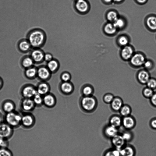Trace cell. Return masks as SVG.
I'll return each mask as SVG.
<instances>
[{
	"mask_svg": "<svg viewBox=\"0 0 156 156\" xmlns=\"http://www.w3.org/2000/svg\"><path fill=\"white\" fill-rule=\"evenodd\" d=\"M34 62L33 60L30 55L24 56L21 60L22 65L26 68H28L31 67Z\"/></svg>",
	"mask_w": 156,
	"mask_h": 156,
	"instance_id": "20",
	"label": "cell"
},
{
	"mask_svg": "<svg viewBox=\"0 0 156 156\" xmlns=\"http://www.w3.org/2000/svg\"><path fill=\"white\" fill-rule=\"evenodd\" d=\"M37 93L36 88L32 86L26 87L23 90V95L26 98H33Z\"/></svg>",
	"mask_w": 156,
	"mask_h": 156,
	"instance_id": "14",
	"label": "cell"
},
{
	"mask_svg": "<svg viewBox=\"0 0 156 156\" xmlns=\"http://www.w3.org/2000/svg\"><path fill=\"white\" fill-rule=\"evenodd\" d=\"M26 38L32 47L37 48L42 45L44 42L45 36L42 30L38 29H33L28 32Z\"/></svg>",
	"mask_w": 156,
	"mask_h": 156,
	"instance_id": "1",
	"label": "cell"
},
{
	"mask_svg": "<svg viewBox=\"0 0 156 156\" xmlns=\"http://www.w3.org/2000/svg\"><path fill=\"white\" fill-rule=\"evenodd\" d=\"M120 110L121 115L124 117L128 116L131 111L130 108L127 105L122 106Z\"/></svg>",
	"mask_w": 156,
	"mask_h": 156,
	"instance_id": "31",
	"label": "cell"
},
{
	"mask_svg": "<svg viewBox=\"0 0 156 156\" xmlns=\"http://www.w3.org/2000/svg\"><path fill=\"white\" fill-rule=\"evenodd\" d=\"M52 55L50 53H47L44 55V59L48 62L52 60Z\"/></svg>",
	"mask_w": 156,
	"mask_h": 156,
	"instance_id": "43",
	"label": "cell"
},
{
	"mask_svg": "<svg viewBox=\"0 0 156 156\" xmlns=\"http://www.w3.org/2000/svg\"><path fill=\"white\" fill-rule=\"evenodd\" d=\"M22 117L12 112L8 113L5 117L6 123L13 128L17 127L21 124Z\"/></svg>",
	"mask_w": 156,
	"mask_h": 156,
	"instance_id": "3",
	"label": "cell"
},
{
	"mask_svg": "<svg viewBox=\"0 0 156 156\" xmlns=\"http://www.w3.org/2000/svg\"><path fill=\"white\" fill-rule=\"evenodd\" d=\"M122 136L124 140L126 141L129 140L131 137V134L128 133H124Z\"/></svg>",
	"mask_w": 156,
	"mask_h": 156,
	"instance_id": "44",
	"label": "cell"
},
{
	"mask_svg": "<svg viewBox=\"0 0 156 156\" xmlns=\"http://www.w3.org/2000/svg\"><path fill=\"white\" fill-rule=\"evenodd\" d=\"M56 98L52 94L49 93L43 96V104L48 108H52L55 105Z\"/></svg>",
	"mask_w": 156,
	"mask_h": 156,
	"instance_id": "8",
	"label": "cell"
},
{
	"mask_svg": "<svg viewBox=\"0 0 156 156\" xmlns=\"http://www.w3.org/2000/svg\"><path fill=\"white\" fill-rule=\"evenodd\" d=\"M16 46L18 50L22 53H27L30 51L32 47L26 38L20 40L17 43Z\"/></svg>",
	"mask_w": 156,
	"mask_h": 156,
	"instance_id": "6",
	"label": "cell"
},
{
	"mask_svg": "<svg viewBox=\"0 0 156 156\" xmlns=\"http://www.w3.org/2000/svg\"><path fill=\"white\" fill-rule=\"evenodd\" d=\"M120 150L116 149L107 152L105 156H120Z\"/></svg>",
	"mask_w": 156,
	"mask_h": 156,
	"instance_id": "36",
	"label": "cell"
},
{
	"mask_svg": "<svg viewBox=\"0 0 156 156\" xmlns=\"http://www.w3.org/2000/svg\"><path fill=\"white\" fill-rule=\"evenodd\" d=\"M146 83L148 87L151 89L156 87V80L154 79H150Z\"/></svg>",
	"mask_w": 156,
	"mask_h": 156,
	"instance_id": "38",
	"label": "cell"
},
{
	"mask_svg": "<svg viewBox=\"0 0 156 156\" xmlns=\"http://www.w3.org/2000/svg\"><path fill=\"white\" fill-rule=\"evenodd\" d=\"M133 53V50L131 47L129 46H126L122 49L121 55L125 59L127 60L131 58Z\"/></svg>",
	"mask_w": 156,
	"mask_h": 156,
	"instance_id": "18",
	"label": "cell"
},
{
	"mask_svg": "<svg viewBox=\"0 0 156 156\" xmlns=\"http://www.w3.org/2000/svg\"><path fill=\"white\" fill-rule=\"evenodd\" d=\"M107 18L109 20L114 22L118 18L116 13L112 11L109 12L108 13Z\"/></svg>",
	"mask_w": 156,
	"mask_h": 156,
	"instance_id": "35",
	"label": "cell"
},
{
	"mask_svg": "<svg viewBox=\"0 0 156 156\" xmlns=\"http://www.w3.org/2000/svg\"><path fill=\"white\" fill-rule=\"evenodd\" d=\"M137 3L140 4H144L147 2V0H135Z\"/></svg>",
	"mask_w": 156,
	"mask_h": 156,
	"instance_id": "48",
	"label": "cell"
},
{
	"mask_svg": "<svg viewBox=\"0 0 156 156\" xmlns=\"http://www.w3.org/2000/svg\"><path fill=\"white\" fill-rule=\"evenodd\" d=\"M113 96L111 94H107L104 97V101L106 103H111L114 99Z\"/></svg>",
	"mask_w": 156,
	"mask_h": 156,
	"instance_id": "42",
	"label": "cell"
},
{
	"mask_svg": "<svg viewBox=\"0 0 156 156\" xmlns=\"http://www.w3.org/2000/svg\"><path fill=\"white\" fill-rule=\"evenodd\" d=\"M131 64L135 66H140L143 65L145 62L144 56L140 54H136L131 58Z\"/></svg>",
	"mask_w": 156,
	"mask_h": 156,
	"instance_id": "12",
	"label": "cell"
},
{
	"mask_svg": "<svg viewBox=\"0 0 156 156\" xmlns=\"http://www.w3.org/2000/svg\"><path fill=\"white\" fill-rule=\"evenodd\" d=\"M44 55L41 50L35 48L31 51L30 56L34 62L39 63L44 59Z\"/></svg>",
	"mask_w": 156,
	"mask_h": 156,
	"instance_id": "9",
	"label": "cell"
},
{
	"mask_svg": "<svg viewBox=\"0 0 156 156\" xmlns=\"http://www.w3.org/2000/svg\"><path fill=\"white\" fill-rule=\"evenodd\" d=\"M46 66L52 73H54L58 70L59 64L56 60L52 59L48 62Z\"/></svg>",
	"mask_w": 156,
	"mask_h": 156,
	"instance_id": "17",
	"label": "cell"
},
{
	"mask_svg": "<svg viewBox=\"0 0 156 156\" xmlns=\"http://www.w3.org/2000/svg\"><path fill=\"white\" fill-rule=\"evenodd\" d=\"M13 128L7 123H2L0 125V137L8 140L12 135Z\"/></svg>",
	"mask_w": 156,
	"mask_h": 156,
	"instance_id": "4",
	"label": "cell"
},
{
	"mask_svg": "<svg viewBox=\"0 0 156 156\" xmlns=\"http://www.w3.org/2000/svg\"><path fill=\"white\" fill-rule=\"evenodd\" d=\"M52 73L47 66H42L37 69V76L42 81H46L49 80Z\"/></svg>",
	"mask_w": 156,
	"mask_h": 156,
	"instance_id": "5",
	"label": "cell"
},
{
	"mask_svg": "<svg viewBox=\"0 0 156 156\" xmlns=\"http://www.w3.org/2000/svg\"><path fill=\"white\" fill-rule=\"evenodd\" d=\"M75 6L76 10L81 13L86 12L89 8L88 2L86 0L76 1Z\"/></svg>",
	"mask_w": 156,
	"mask_h": 156,
	"instance_id": "11",
	"label": "cell"
},
{
	"mask_svg": "<svg viewBox=\"0 0 156 156\" xmlns=\"http://www.w3.org/2000/svg\"><path fill=\"white\" fill-rule=\"evenodd\" d=\"M3 109L4 111L8 113L12 112L14 109V105L12 103L10 102H5L3 105Z\"/></svg>",
	"mask_w": 156,
	"mask_h": 156,
	"instance_id": "33",
	"label": "cell"
},
{
	"mask_svg": "<svg viewBox=\"0 0 156 156\" xmlns=\"http://www.w3.org/2000/svg\"><path fill=\"white\" fill-rule=\"evenodd\" d=\"M105 132L107 136L109 137H113L117 134V130L116 127L110 125L106 128Z\"/></svg>",
	"mask_w": 156,
	"mask_h": 156,
	"instance_id": "25",
	"label": "cell"
},
{
	"mask_svg": "<svg viewBox=\"0 0 156 156\" xmlns=\"http://www.w3.org/2000/svg\"><path fill=\"white\" fill-rule=\"evenodd\" d=\"M116 30L113 24L110 23L107 24L105 26L104 30L105 32L109 34H112L114 33Z\"/></svg>",
	"mask_w": 156,
	"mask_h": 156,
	"instance_id": "29",
	"label": "cell"
},
{
	"mask_svg": "<svg viewBox=\"0 0 156 156\" xmlns=\"http://www.w3.org/2000/svg\"><path fill=\"white\" fill-rule=\"evenodd\" d=\"M122 123L126 128L130 129L134 126L135 122L133 118L128 116L124 118L122 120Z\"/></svg>",
	"mask_w": 156,
	"mask_h": 156,
	"instance_id": "21",
	"label": "cell"
},
{
	"mask_svg": "<svg viewBox=\"0 0 156 156\" xmlns=\"http://www.w3.org/2000/svg\"><path fill=\"white\" fill-rule=\"evenodd\" d=\"M81 92L83 96H92L93 93V88L90 85L86 84L82 87Z\"/></svg>",
	"mask_w": 156,
	"mask_h": 156,
	"instance_id": "22",
	"label": "cell"
},
{
	"mask_svg": "<svg viewBox=\"0 0 156 156\" xmlns=\"http://www.w3.org/2000/svg\"><path fill=\"white\" fill-rule=\"evenodd\" d=\"M35 105L38 106L43 104V96L37 93L33 97V99Z\"/></svg>",
	"mask_w": 156,
	"mask_h": 156,
	"instance_id": "30",
	"label": "cell"
},
{
	"mask_svg": "<svg viewBox=\"0 0 156 156\" xmlns=\"http://www.w3.org/2000/svg\"><path fill=\"white\" fill-rule=\"evenodd\" d=\"M1 83H2L1 81V80L0 79V87L1 86Z\"/></svg>",
	"mask_w": 156,
	"mask_h": 156,
	"instance_id": "52",
	"label": "cell"
},
{
	"mask_svg": "<svg viewBox=\"0 0 156 156\" xmlns=\"http://www.w3.org/2000/svg\"><path fill=\"white\" fill-rule=\"evenodd\" d=\"M120 152L122 156H133L134 154L133 149L129 146L120 149Z\"/></svg>",
	"mask_w": 156,
	"mask_h": 156,
	"instance_id": "24",
	"label": "cell"
},
{
	"mask_svg": "<svg viewBox=\"0 0 156 156\" xmlns=\"http://www.w3.org/2000/svg\"><path fill=\"white\" fill-rule=\"evenodd\" d=\"M137 78L140 82L143 84L146 83L150 79V76L147 71L142 70L138 73Z\"/></svg>",
	"mask_w": 156,
	"mask_h": 156,
	"instance_id": "19",
	"label": "cell"
},
{
	"mask_svg": "<svg viewBox=\"0 0 156 156\" xmlns=\"http://www.w3.org/2000/svg\"><path fill=\"white\" fill-rule=\"evenodd\" d=\"M0 156H13V155L7 147H0Z\"/></svg>",
	"mask_w": 156,
	"mask_h": 156,
	"instance_id": "32",
	"label": "cell"
},
{
	"mask_svg": "<svg viewBox=\"0 0 156 156\" xmlns=\"http://www.w3.org/2000/svg\"><path fill=\"white\" fill-rule=\"evenodd\" d=\"M71 77L70 74L67 72H63L60 76V78L62 82L70 81Z\"/></svg>",
	"mask_w": 156,
	"mask_h": 156,
	"instance_id": "34",
	"label": "cell"
},
{
	"mask_svg": "<svg viewBox=\"0 0 156 156\" xmlns=\"http://www.w3.org/2000/svg\"><path fill=\"white\" fill-rule=\"evenodd\" d=\"M124 0H113V1L115 2L119 3L122 2Z\"/></svg>",
	"mask_w": 156,
	"mask_h": 156,
	"instance_id": "50",
	"label": "cell"
},
{
	"mask_svg": "<svg viewBox=\"0 0 156 156\" xmlns=\"http://www.w3.org/2000/svg\"><path fill=\"white\" fill-rule=\"evenodd\" d=\"M26 75L27 77L29 78H33L37 76V69L34 67L28 68L25 72Z\"/></svg>",
	"mask_w": 156,
	"mask_h": 156,
	"instance_id": "27",
	"label": "cell"
},
{
	"mask_svg": "<svg viewBox=\"0 0 156 156\" xmlns=\"http://www.w3.org/2000/svg\"><path fill=\"white\" fill-rule=\"evenodd\" d=\"M8 145L7 140L0 137V147H7Z\"/></svg>",
	"mask_w": 156,
	"mask_h": 156,
	"instance_id": "41",
	"label": "cell"
},
{
	"mask_svg": "<svg viewBox=\"0 0 156 156\" xmlns=\"http://www.w3.org/2000/svg\"><path fill=\"white\" fill-rule=\"evenodd\" d=\"M35 104L33 100L31 98H26L22 102L23 109L26 111L32 110L34 108Z\"/></svg>",
	"mask_w": 156,
	"mask_h": 156,
	"instance_id": "16",
	"label": "cell"
},
{
	"mask_svg": "<svg viewBox=\"0 0 156 156\" xmlns=\"http://www.w3.org/2000/svg\"><path fill=\"white\" fill-rule=\"evenodd\" d=\"M113 24L115 27L117 28H120L123 27L124 24L123 20L121 19L117 18L114 21Z\"/></svg>",
	"mask_w": 156,
	"mask_h": 156,
	"instance_id": "37",
	"label": "cell"
},
{
	"mask_svg": "<svg viewBox=\"0 0 156 156\" xmlns=\"http://www.w3.org/2000/svg\"><path fill=\"white\" fill-rule=\"evenodd\" d=\"M102 1L107 3H109L113 1V0H102Z\"/></svg>",
	"mask_w": 156,
	"mask_h": 156,
	"instance_id": "49",
	"label": "cell"
},
{
	"mask_svg": "<svg viewBox=\"0 0 156 156\" xmlns=\"http://www.w3.org/2000/svg\"><path fill=\"white\" fill-rule=\"evenodd\" d=\"M110 122L111 125L116 127L120 125L122 121L119 117L114 116L111 118Z\"/></svg>",
	"mask_w": 156,
	"mask_h": 156,
	"instance_id": "28",
	"label": "cell"
},
{
	"mask_svg": "<svg viewBox=\"0 0 156 156\" xmlns=\"http://www.w3.org/2000/svg\"><path fill=\"white\" fill-rule=\"evenodd\" d=\"M151 101L153 105L156 106V94H153L151 97Z\"/></svg>",
	"mask_w": 156,
	"mask_h": 156,
	"instance_id": "46",
	"label": "cell"
},
{
	"mask_svg": "<svg viewBox=\"0 0 156 156\" xmlns=\"http://www.w3.org/2000/svg\"><path fill=\"white\" fill-rule=\"evenodd\" d=\"M77 0H75V1H77Z\"/></svg>",
	"mask_w": 156,
	"mask_h": 156,
	"instance_id": "53",
	"label": "cell"
},
{
	"mask_svg": "<svg viewBox=\"0 0 156 156\" xmlns=\"http://www.w3.org/2000/svg\"><path fill=\"white\" fill-rule=\"evenodd\" d=\"M36 90L37 93L43 96L49 93L50 86L46 81H42L38 84Z\"/></svg>",
	"mask_w": 156,
	"mask_h": 156,
	"instance_id": "10",
	"label": "cell"
},
{
	"mask_svg": "<svg viewBox=\"0 0 156 156\" xmlns=\"http://www.w3.org/2000/svg\"><path fill=\"white\" fill-rule=\"evenodd\" d=\"M144 65L145 67L147 68H151L152 66V64L151 62L149 61H145Z\"/></svg>",
	"mask_w": 156,
	"mask_h": 156,
	"instance_id": "45",
	"label": "cell"
},
{
	"mask_svg": "<svg viewBox=\"0 0 156 156\" xmlns=\"http://www.w3.org/2000/svg\"><path fill=\"white\" fill-rule=\"evenodd\" d=\"M111 103V106L115 111H117L120 109L122 106V100L119 98H114Z\"/></svg>",
	"mask_w": 156,
	"mask_h": 156,
	"instance_id": "23",
	"label": "cell"
},
{
	"mask_svg": "<svg viewBox=\"0 0 156 156\" xmlns=\"http://www.w3.org/2000/svg\"><path fill=\"white\" fill-rule=\"evenodd\" d=\"M143 94L147 98L151 97L153 94L152 89L149 87L145 89Z\"/></svg>",
	"mask_w": 156,
	"mask_h": 156,
	"instance_id": "39",
	"label": "cell"
},
{
	"mask_svg": "<svg viewBox=\"0 0 156 156\" xmlns=\"http://www.w3.org/2000/svg\"><path fill=\"white\" fill-rule=\"evenodd\" d=\"M151 125L153 128L156 129V119H154L151 121Z\"/></svg>",
	"mask_w": 156,
	"mask_h": 156,
	"instance_id": "47",
	"label": "cell"
},
{
	"mask_svg": "<svg viewBox=\"0 0 156 156\" xmlns=\"http://www.w3.org/2000/svg\"><path fill=\"white\" fill-rule=\"evenodd\" d=\"M119 42L121 45L124 46L126 45L128 43V40L126 37L122 36L119 38Z\"/></svg>",
	"mask_w": 156,
	"mask_h": 156,
	"instance_id": "40",
	"label": "cell"
},
{
	"mask_svg": "<svg viewBox=\"0 0 156 156\" xmlns=\"http://www.w3.org/2000/svg\"><path fill=\"white\" fill-rule=\"evenodd\" d=\"M112 141L116 149L120 150L124 145L125 140L122 136L117 134L112 137Z\"/></svg>",
	"mask_w": 156,
	"mask_h": 156,
	"instance_id": "15",
	"label": "cell"
},
{
	"mask_svg": "<svg viewBox=\"0 0 156 156\" xmlns=\"http://www.w3.org/2000/svg\"><path fill=\"white\" fill-rule=\"evenodd\" d=\"M34 122V119L31 115H27L22 117L21 124L24 127L28 128L31 127Z\"/></svg>",
	"mask_w": 156,
	"mask_h": 156,
	"instance_id": "13",
	"label": "cell"
},
{
	"mask_svg": "<svg viewBox=\"0 0 156 156\" xmlns=\"http://www.w3.org/2000/svg\"><path fill=\"white\" fill-rule=\"evenodd\" d=\"M147 23L148 27L151 30H156V17L151 16L148 17Z\"/></svg>",
	"mask_w": 156,
	"mask_h": 156,
	"instance_id": "26",
	"label": "cell"
},
{
	"mask_svg": "<svg viewBox=\"0 0 156 156\" xmlns=\"http://www.w3.org/2000/svg\"><path fill=\"white\" fill-rule=\"evenodd\" d=\"M97 102L92 96H83L80 99V103L81 109L86 112H91L96 107Z\"/></svg>",
	"mask_w": 156,
	"mask_h": 156,
	"instance_id": "2",
	"label": "cell"
},
{
	"mask_svg": "<svg viewBox=\"0 0 156 156\" xmlns=\"http://www.w3.org/2000/svg\"><path fill=\"white\" fill-rule=\"evenodd\" d=\"M59 89L61 92L66 95L71 94L74 90V86L70 81L62 82L59 84Z\"/></svg>",
	"mask_w": 156,
	"mask_h": 156,
	"instance_id": "7",
	"label": "cell"
},
{
	"mask_svg": "<svg viewBox=\"0 0 156 156\" xmlns=\"http://www.w3.org/2000/svg\"><path fill=\"white\" fill-rule=\"evenodd\" d=\"M2 123L1 118L0 117V125Z\"/></svg>",
	"mask_w": 156,
	"mask_h": 156,
	"instance_id": "51",
	"label": "cell"
}]
</instances>
